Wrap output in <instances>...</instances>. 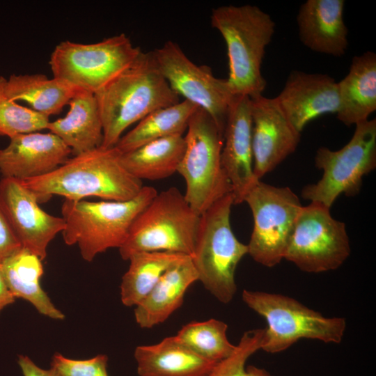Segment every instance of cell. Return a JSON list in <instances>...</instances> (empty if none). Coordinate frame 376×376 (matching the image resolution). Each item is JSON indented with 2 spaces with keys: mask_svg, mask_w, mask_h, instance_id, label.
Listing matches in <instances>:
<instances>
[{
  "mask_svg": "<svg viewBox=\"0 0 376 376\" xmlns=\"http://www.w3.org/2000/svg\"><path fill=\"white\" fill-rule=\"evenodd\" d=\"M242 297L267 322L261 347L266 352H281L303 338L325 343H340L343 340L347 327L344 318L324 316L281 294L244 290Z\"/></svg>",
  "mask_w": 376,
  "mask_h": 376,
  "instance_id": "52a82bcc",
  "label": "cell"
},
{
  "mask_svg": "<svg viewBox=\"0 0 376 376\" xmlns=\"http://www.w3.org/2000/svg\"><path fill=\"white\" fill-rule=\"evenodd\" d=\"M276 99L288 120L301 133L315 118L337 113L338 82L326 74L292 70Z\"/></svg>",
  "mask_w": 376,
  "mask_h": 376,
  "instance_id": "e0dca14e",
  "label": "cell"
},
{
  "mask_svg": "<svg viewBox=\"0 0 376 376\" xmlns=\"http://www.w3.org/2000/svg\"><path fill=\"white\" fill-rule=\"evenodd\" d=\"M134 357L139 376H208L217 363L191 351L175 336L139 345Z\"/></svg>",
  "mask_w": 376,
  "mask_h": 376,
  "instance_id": "44dd1931",
  "label": "cell"
},
{
  "mask_svg": "<svg viewBox=\"0 0 376 376\" xmlns=\"http://www.w3.org/2000/svg\"><path fill=\"white\" fill-rule=\"evenodd\" d=\"M233 205L230 193L201 214L191 258L198 281L224 304L230 302L235 295V270L242 258L248 254L247 244L239 241L231 228Z\"/></svg>",
  "mask_w": 376,
  "mask_h": 376,
  "instance_id": "5b68a950",
  "label": "cell"
},
{
  "mask_svg": "<svg viewBox=\"0 0 376 376\" xmlns=\"http://www.w3.org/2000/svg\"><path fill=\"white\" fill-rule=\"evenodd\" d=\"M21 247L0 204V265Z\"/></svg>",
  "mask_w": 376,
  "mask_h": 376,
  "instance_id": "d6a6232c",
  "label": "cell"
},
{
  "mask_svg": "<svg viewBox=\"0 0 376 376\" xmlns=\"http://www.w3.org/2000/svg\"><path fill=\"white\" fill-rule=\"evenodd\" d=\"M0 270L15 298L28 301L40 313L47 317L54 320L64 319V314L54 305L40 286V280L44 270L40 257L21 247L1 263Z\"/></svg>",
  "mask_w": 376,
  "mask_h": 376,
  "instance_id": "cb8c5ba5",
  "label": "cell"
},
{
  "mask_svg": "<svg viewBox=\"0 0 376 376\" xmlns=\"http://www.w3.org/2000/svg\"><path fill=\"white\" fill-rule=\"evenodd\" d=\"M116 147L100 146L74 155L52 172L22 181L39 203L57 195L65 200L80 201L95 196L104 201L133 198L143 188L121 162Z\"/></svg>",
  "mask_w": 376,
  "mask_h": 376,
  "instance_id": "6da1fadb",
  "label": "cell"
},
{
  "mask_svg": "<svg viewBox=\"0 0 376 376\" xmlns=\"http://www.w3.org/2000/svg\"><path fill=\"white\" fill-rule=\"evenodd\" d=\"M227 329L224 322L210 319L189 322L174 336L197 354L217 363L230 356L235 348L227 337Z\"/></svg>",
  "mask_w": 376,
  "mask_h": 376,
  "instance_id": "f1b7e54d",
  "label": "cell"
},
{
  "mask_svg": "<svg viewBox=\"0 0 376 376\" xmlns=\"http://www.w3.org/2000/svg\"><path fill=\"white\" fill-rule=\"evenodd\" d=\"M15 299L0 270V313L6 306L13 304Z\"/></svg>",
  "mask_w": 376,
  "mask_h": 376,
  "instance_id": "e575fe53",
  "label": "cell"
},
{
  "mask_svg": "<svg viewBox=\"0 0 376 376\" xmlns=\"http://www.w3.org/2000/svg\"><path fill=\"white\" fill-rule=\"evenodd\" d=\"M0 150L2 178L21 181L48 174L68 159L71 149L57 136L36 132L10 139Z\"/></svg>",
  "mask_w": 376,
  "mask_h": 376,
  "instance_id": "ac0fdd59",
  "label": "cell"
},
{
  "mask_svg": "<svg viewBox=\"0 0 376 376\" xmlns=\"http://www.w3.org/2000/svg\"><path fill=\"white\" fill-rule=\"evenodd\" d=\"M171 88L205 110L224 134L234 95L227 80L217 78L208 66L197 65L176 42L169 40L152 52Z\"/></svg>",
  "mask_w": 376,
  "mask_h": 376,
  "instance_id": "4fadbf2b",
  "label": "cell"
},
{
  "mask_svg": "<svg viewBox=\"0 0 376 376\" xmlns=\"http://www.w3.org/2000/svg\"><path fill=\"white\" fill-rule=\"evenodd\" d=\"M17 362L24 376H62L52 367L49 369L40 368L26 355L18 356Z\"/></svg>",
  "mask_w": 376,
  "mask_h": 376,
  "instance_id": "836d02e7",
  "label": "cell"
},
{
  "mask_svg": "<svg viewBox=\"0 0 376 376\" xmlns=\"http://www.w3.org/2000/svg\"><path fill=\"white\" fill-rule=\"evenodd\" d=\"M0 204L22 247L45 258L49 243L65 229L63 217L44 211L35 194L14 178L0 180Z\"/></svg>",
  "mask_w": 376,
  "mask_h": 376,
  "instance_id": "5bb4252c",
  "label": "cell"
},
{
  "mask_svg": "<svg viewBox=\"0 0 376 376\" xmlns=\"http://www.w3.org/2000/svg\"><path fill=\"white\" fill-rule=\"evenodd\" d=\"M6 81L0 76V135L11 139L47 130L49 118L11 100L6 93Z\"/></svg>",
  "mask_w": 376,
  "mask_h": 376,
  "instance_id": "f546056e",
  "label": "cell"
},
{
  "mask_svg": "<svg viewBox=\"0 0 376 376\" xmlns=\"http://www.w3.org/2000/svg\"><path fill=\"white\" fill-rule=\"evenodd\" d=\"M350 253L345 224L329 207L315 202L302 206L284 259L304 272L320 273L340 267Z\"/></svg>",
  "mask_w": 376,
  "mask_h": 376,
  "instance_id": "7c38bea8",
  "label": "cell"
},
{
  "mask_svg": "<svg viewBox=\"0 0 376 376\" xmlns=\"http://www.w3.org/2000/svg\"><path fill=\"white\" fill-rule=\"evenodd\" d=\"M338 89V120L347 126L368 120L376 110V54L366 52L354 56Z\"/></svg>",
  "mask_w": 376,
  "mask_h": 376,
  "instance_id": "603a6c76",
  "label": "cell"
},
{
  "mask_svg": "<svg viewBox=\"0 0 376 376\" xmlns=\"http://www.w3.org/2000/svg\"><path fill=\"white\" fill-rule=\"evenodd\" d=\"M185 146L182 135L169 136L121 153V162L132 175L141 181L163 179L178 171Z\"/></svg>",
  "mask_w": 376,
  "mask_h": 376,
  "instance_id": "d4e9b609",
  "label": "cell"
},
{
  "mask_svg": "<svg viewBox=\"0 0 376 376\" xmlns=\"http://www.w3.org/2000/svg\"><path fill=\"white\" fill-rule=\"evenodd\" d=\"M141 52L125 33L91 44L65 40L54 47L49 64L53 77L95 94L129 68Z\"/></svg>",
  "mask_w": 376,
  "mask_h": 376,
  "instance_id": "9c48e42d",
  "label": "cell"
},
{
  "mask_svg": "<svg viewBox=\"0 0 376 376\" xmlns=\"http://www.w3.org/2000/svg\"><path fill=\"white\" fill-rule=\"evenodd\" d=\"M185 255L166 251H142L132 254L122 278L120 299L126 306H136L154 288L162 275Z\"/></svg>",
  "mask_w": 376,
  "mask_h": 376,
  "instance_id": "83f0119b",
  "label": "cell"
},
{
  "mask_svg": "<svg viewBox=\"0 0 376 376\" xmlns=\"http://www.w3.org/2000/svg\"><path fill=\"white\" fill-rule=\"evenodd\" d=\"M253 173L260 180L293 153L301 133L292 125L276 97L251 99Z\"/></svg>",
  "mask_w": 376,
  "mask_h": 376,
  "instance_id": "9a60e30c",
  "label": "cell"
},
{
  "mask_svg": "<svg viewBox=\"0 0 376 376\" xmlns=\"http://www.w3.org/2000/svg\"><path fill=\"white\" fill-rule=\"evenodd\" d=\"M66 115L50 121L47 130L79 155L101 146L102 123L94 93L78 89L69 101Z\"/></svg>",
  "mask_w": 376,
  "mask_h": 376,
  "instance_id": "7402d4cb",
  "label": "cell"
},
{
  "mask_svg": "<svg viewBox=\"0 0 376 376\" xmlns=\"http://www.w3.org/2000/svg\"><path fill=\"white\" fill-rule=\"evenodd\" d=\"M95 95L103 128L101 146L107 148L114 147L132 124L180 102L159 70L152 52H142L129 68Z\"/></svg>",
  "mask_w": 376,
  "mask_h": 376,
  "instance_id": "7a4b0ae2",
  "label": "cell"
},
{
  "mask_svg": "<svg viewBox=\"0 0 376 376\" xmlns=\"http://www.w3.org/2000/svg\"><path fill=\"white\" fill-rule=\"evenodd\" d=\"M107 362L108 357L104 354L88 359H72L56 353L52 357L51 367L62 376H109Z\"/></svg>",
  "mask_w": 376,
  "mask_h": 376,
  "instance_id": "1f68e13d",
  "label": "cell"
},
{
  "mask_svg": "<svg viewBox=\"0 0 376 376\" xmlns=\"http://www.w3.org/2000/svg\"><path fill=\"white\" fill-rule=\"evenodd\" d=\"M265 328L244 332L233 353L217 362L208 376H273L267 370L246 366L249 358L261 350Z\"/></svg>",
  "mask_w": 376,
  "mask_h": 376,
  "instance_id": "4dcf8cb0",
  "label": "cell"
},
{
  "mask_svg": "<svg viewBox=\"0 0 376 376\" xmlns=\"http://www.w3.org/2000/svg\"><path fill=\"white\" fill-rule=\"evenodd\" d=\"M210 22L226 45V80L233 94L251 99L263 95L267 81L261 66L276 26L271 16L256 6H223L212 10Z\"/></svg>",
  "mask_w": 376,
  "mask_h": 376,
  "instance_id": "3957f363",
  "label": "cell"
},
{
  "mask_svg": "<svg viewBox=\"0 0 376 376\" xmlns=\"http://www.w3.org/2000/svg\"><path fill=\"white\" fill-rule=\"evenodd\" d=\"M352 139L338 150L319 148L315 166L322 171L320 180L304 187V199L331 207L338 196L357 194L363 178L376 167V120L355 125Z\"/></svg>",
  "mask_w": 376,
  "mask_h": 376,
  "instance_id": "30bf717a",
  "label": "cell"
},
{
  "mask_svg": "<svg viewBox=\"0 0 376 376\" xmlns=\"http://www.w3.org/2000/svg\"><path fill=\"white\" fill-rule=\"evenodd\" d=\"M253 228L248 254L256 263L273 267L284 259L295 225L302 207L299 197L288 187L258 180L246 194Z\"/></svg>",
  "mask_w": 376,
  "mask_h": 376,
  "instance_id": "8fae6325",
  "label": "cell"
},
{
  "mask_svg": "<svg viewBox=\"0 0 376 376\" xmlns=\"http://www.w3.org/2000/svg\"><path fill=\"white\" fill-rule=\"evenodd\" d=\"M343 0H307L298 11L301 42L315 52L334 56L345 54L348 30L343 19Z\"/></svg>",
  "mask_w": 376,
  "mask_h": 376,
  "instance_id": "d6986e66",
  "label": "cell"
},
{
  "mask_svg": "<svg viewBox=\"0 0 376 376\" xmlns=\"http://www.w3.org/2000/svg\"><path fill=\"white\" fill-rule=\"evenodd\" d=\"M198 275L190 256L171 267L147 296L134 308L140 327L150 329L166 320L181 306L186 291Z\"/></svg>",
  "mask_w": 376,
  "mask_h": 376,
  "instance_id": "ffe728a7",
  "label": "cell"
},
{
  "mask_svg": "<svg viewBox=\"0 0 376 376\" xmlns=\"http://www.w3.org/2000/svg\"><path fill=\"white\" fill-rule=\"evenodd\" d=\"M200 217L180 191L172 187L157 193L134 221L120 247L121 258L142 251H166L192 258Z\"/></svg>",
  "mask_w": 376,
  "mask_h": 376,
  "instance_id": "8992f818",
  "label": "cell"
},
{
  "mask_svg": "<svg viewBox=\"0 0 376 376\" xmlns=\"http://www.w3.org/2000/svg\"><path fill=\"white\" fill-rule=\"evenodd\" d=\"M221 165L230 182L234 204H240L260 180L253 173L251 98L235 95L224 131Z\"/></svg>",
  "mask_w": 376,
  "mask_h": 376,
  "instance_id": "2e32d148",
  "label": "cell"
},
{
  "mask_svg": "<svg viewBox=\"0 0 376 376\" xmlns=\"http://www.w3.org/2000/svg\"><path fill=\"white\" fill-rule=\"evenodd\" d=\"M187 130L185 150L177 172L185 181V199L201 215L232 193L221 165L224 134L213 118L199 107L191 117Z\"/></svg>",
  "mask_w": 376,
  "mask_h": 376,
  "instance_id": "ba28073f",
  "label": "cell"
},
{
  "mask_svg": "<svg viewBox=\"0 0 376 376\" xmlns=\"http://www.w3.org/2000/svg\"><path fill=\"white\" fill-rule=\"evenodd\" d=\"M6 90L11 100L24 101L33 111L50 117L59 113L78 88L43 74L12 75Z\"/></svg>",
  "mask_w": 376,
  "mask_h": 376,
  "instance_id": "484cf974",
  "label": "cell"
},
{
  "mask_svg": "<svg viewBox=\"0 0 376 376\" xmlns=\"http://www.w3.org/2000/svg\"><path fill=\"white\" fill-rule=\"evenodd\" d=\"M198 107L184 100L157 109L141 120L132 130L122 136L114 146L120 153L132 151L161 138L182 135Z\"/></svg>",
  "mask_w": 376,
  "mask_h": 376,
  "instance_id": "4316f807",
  "label": "cell"
},
{
  "mask_svg": "<svg viewBox=\"0 0 376 376\" xmlns=\"http://www.w3.org/2000/svg\"><path fill=\"white\" fill-rule=\"evenodd\" d=\"M157 191L143 186L137 196L123 201L64 200L61 206L65 227L63 241L77 244L88 262L111 248H120L126 241L136 217L150 203Z\"/></svg>",
  "mask_w": 376,
  "mask_h": 376,
  "instance_id": "277c9868",
  "label": "cell"
}]
</instances>
